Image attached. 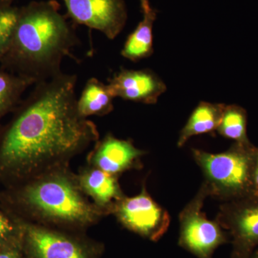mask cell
Masks as SVG:
<instances>
[{"label":"cell","mask_w":258,"mask_h":258,"mask_svg":"<svg viewBox=\"0 0 258 258\" xmlns=\"http://www.w3.org/2000/svg\"><path fill=\"white\" fill-rule=\"evenodd\" d=\"M77 76L61 73L35 84L0 129V174L25 181L68 166L99 139L96 125L77 109Z\"/></svg>","instance_id":"1"},{"label":"cell","mask_w":258,"mask_h":258,"mask_svg":"<svg viewBox=\"0 0 258 258\" xmlns=\"http://www.w3.org/2000/svg\"><path fill=\"white\" fill-rule=\"evenodd\" d=\"M74 25L54 0L33 1L19 8L18 22L0 69L30 80L34 85L62 72L61 63L80 45Z\"/></svg>","instance_id":"2"},{"label":"cell","mask_w":258,"mask_h":258,"mask_svg":"<svg viewBox=\"0 0 258 258\" xmlns=\"http://www.w3.org/2000/svg\"><path fill=\"white\" fill-rule=\"evenodd\" d=\"M18 202L29 222L60 230H82L108 215L90 201L69 165L26 180Z\"/></svg>","instance_id":"3"},{"label":"cell","mask_w":258,"mask_h":258,"mask_svg":"<svg viewBox=\"0 0 258 258\" xmlns=\"http://www.w3.org/2000/svg\"><path fill=\"white\" fill-rule=\"evenodd\" d=\"M258 147L235 142L225 152L212 154L192 149L203 171L209 196L222 203L254 195L253 174Z\"/></svg>","instance_id":"4"},{"label":"cell","mask_w":258,"mask_h":258,"mask_svg":"<svg viewBox=\"0 0 258 258\" xmlns=\"http://www.w3.org/2000/svg\"><path fill=\"white\" fill-rule=\"evenodd\" d=\"M209 193L203 184L179 214L178 244L198 258H213L215 250L230 242L228 232L216 220H209L203 211Z\"/></svg>","instance_id":"5"},{"label":"cell","mask_w":258,"mask_h":258,"mask_svg":"<svg viewBox=\"0 0 258 258\" xmlns=\"http://www.w3.org/2000/svg\"><path fill=\"white\" fill-rule=\"evenodd\" d=\"M215 220L230 235L231 258H249L258 247V195L222 203Z\"/></svg>","instance_id":"6"},{"label":"cell","mask_w":258,"mask_h":258,"mask_svg":"<svg viewBox=\"0 0 258 258\" xmlns=\"http://www.w3.org/2000/svg\"><path fill=\"white\" fill-rule=\"evenodd\" d=\"M111 214L125 228L153 242L160 240L170 225L169 213L153 200L145 185L139 195L118 200Z\"/></svg>","instance_id":"7"},{"label":"cell","mask_w":258,"mask_h":258,"mask_svg":"<svg viewBox=\"0 0 258 258\" xmlns=\"http://www.w3.org/2000/svg\"><path fill=\"white\" fill-rule=\"evenodd\" d=\"M73 21L98 30L114 40L126 23V5L123 0H63Z\"/></svg>","instance_id":"8"},{"label":"cell","mask_w":258,"mask_h":258,"mask_svg":"<svg viewBox=\"0 0 258 258\" xmlns=\"http://www.w3.org/2000/svg\"><path fill=\"white\" fill-rule=\"evenodd\" d=\"M22 230L32 258H95L88 245L63 230L28 222Z\"/></svg>","instance_id":"9"},{"label":"cell","mask_w":258,"mask_h":258,"mask_svg":"<svg viewBox=\"0 0 258 258\" xmlns=\"http://www.w3.org/2000/svg\"><path fill=\"white\" fill-rule=\"evenodd\" d=\"M146 154L132 141L117 139L108 133L95 143L88 154V165L118 176L125 171L142 167L141 159Z\"/></svg>","instance_id":"10"},{"label":"cell","mask_w":258,"mask_h":258,"mask_svg":"<svg viewBox=\"0 0 258 258\" xmlns=\"http://www.w3.org/2000/svg\"><path fill=\"white\" fill-rule=\"evenodd\" d=\"M107 86L114 98L144 104H155L166 90L165 83L149 69H121Z\"/></svg>","instance_id":"11"},{"label":"cell","mask_w":258,"mask_h":258,"mask_svg":"<svg viewBox=\"0 0 258 258\" xmlns=\"http://www.w3.org/2000/svg\"><path fill=\"white\" fill-rule=\"evenodd\" d=\"M77 176L83 192L108 215L111 214L115 204L125 196L118 182V176L89 165L83 168Z\"/></svg>","instance_id":"12"},{"label":"cell","mask_w":258,"mask_h":258,"mask_svg":"<svg viewBox=\"0 0 258 258\" xmlns=\"http://www.w3.org/2000/svg\"><path fill=\"white\" fill-rule=\"evenodd\" d=\"M225 105L200 102L180 132L177 146L184 147L191 137L215 132L220 125Z\"/></svg>","instance_id":"13"},{"label":"cell","mask_w":258,"mask_h":258,"mask_svg":"<svg viewBox=\"0 0 258 258\" xmlns=\"http://www.w3.org/2000/svg\"><path fill=\"white\" fill-rule=\"evenodd\" d=\"M143 20L129 35L122 49L121 55L133 62L150 57L153 49V27L157 19V11L153 8L144 10Z\"/></svg>","instance_id":"14"},{"label":"cell","mask_w":258,"mask_h":258,"mask_svg":"<svg viewBox=\"0 0 258 258\" xmlns=\"http://www.w3.org/2000/svg\"><path fill=\"white\" fill-rule=\"evenodd\" d=\"M114 97L107 84L96 78L88 79L77 100V109L83 118L103 116L113 110Z\"/></svg>","instance_id":"15"},{"label":"cell","mask_w":258,"mask_h":258,"mask_svg":"<svg viewBox=\"0 0 258 258\" xmlns=\"http://www.w3.org/2000/svg\"><path fill=\"white\" fill-rule=\"evenodd\" d=\"M33 84L30 80L0 69V119L16 108L27 88Z\"/></svg>","instance_id":"16"},{"label":"cell","mask_w":258,"mask_h":258,"mask_svg":"<svg viewBox=\"0 0 258 258\" xmlns=\"http://www.w3.org/2000/svg\"><path fill=\"white\" fill-rule=\"evenodd\" d=\"M247 114L238 105H225L217 129L222 137L241 144H250L247 134Z\"/></svg>","instance_id":"17"},{"label":"cell","mask_w":258,"mask_h":258,"mask_svg":"<svg viewBox=\"0 0 258 258\" xmlns=\"http://www.w3.org/2000/svg\"><path fill=\"white\" fill-rule=\"evenodd\" d=\"M18 15L19 8L12 5L0 10V60L10 46Z\"/></svg>","instance_id":"18"},{"label":"cell","mask_w":258,"mask_h":258,"mask_svg":"<svg viewBox=\"0 0 258 258\" xmlns=\"http://www.w3.org/2000/svg\"><path fill=\"white\" fill-rule=\"evenodd\" d=\"M14 232V226L3 212H0V242L8 240Z\"/></svg>","instance_id":"19"},{"label":"cell","mask_w":258,"mask_h":258,"mask_svg":"<svg viewBox=\"0 0 258 258\" xmlns=\"http://www.w3.org/2000/svg\"><path fill=\"white\" fill-rule=\"evenodd\" d=\"M0 258H21L18 250L14 249L0 251Z\"/></svg>","instance_id":"20"},{"label":"cell","mask_w":258,"mask_h":258,"mask_svg":"<svg viewBox=\"0 0 258 258\" xmlns=\"http://www.w3.org/2000/svg\"><path fill=\"white\" fill-rule=\"evenodd\" d=\"M254 195H258V153L256 158L253 174Z\"/></svg>","instance_id":"21"},{"label":"cell","mask_w":258,"mask_h":258,"mask_svg":"<svg viewBox=\"0 0 258 258\" xmlns=\"http://www.w3.org/2000/svg\"><path fill=\"white\" fill-rule=\"evenodd\" d=\"M15 0H0V10L6 7L10 6Z\"/></svg>","instance_id":"22"},{"label":"cell","mask_w":258,"mask_h":258,"mask_svg":"<svg viewBox=\"0 0 258 258\" xmlns=\"http://www.w3.org/2000/svg\"><path fill=\"white\" fill-rule=\"evenodd\" d=\"M141 3V7H142V11L149 9L151 8L149 0H139Z\"/></svg>","instance_id":"23"},{"label":"cell","mask_w":258,"mask_h":258,"mask_svg":"<svg viewBox=\"0 0 258 258\" xmlns=\"http://www.w3.org/2000/svg\"><path fill=\"white\" fill-rule=\"evenodd\" d=\"M249 258H258V247L254 249Z\"/></svg>","instance_id":"24"}]
</instances>
